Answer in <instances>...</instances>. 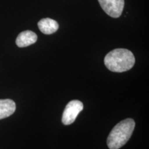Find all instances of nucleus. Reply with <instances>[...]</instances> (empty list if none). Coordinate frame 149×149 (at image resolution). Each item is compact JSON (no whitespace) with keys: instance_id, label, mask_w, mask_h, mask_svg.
I'll use <instances>...</instances> for the list:
<instances>
[{"instance_id":"1","label":"nucleus","mask_w":149,"mask_h":149,"mask_svg":"<svg viewBox=\"0 0 149 149\" xmlns=\"http://www.w3.org/2000/svg\"><path fill=\"white\" fill-rule=\"evenodd\" d=\"M135 62L133 53L125 48L113 50L104 58V64L107 68L115 72H122L130 70Z\"/></svg>"},{"instance_id":"2","label":"nucleus","mask_w":149,"mask_h":149,"mask_svg":"<svg viewBox=\"0 0 149 149\" xmlns=\"http://www.w3.org/2000/svg\"><path fill=\"white\" fill-rule=\"evenodd\" d=\"M135 126L133 119L121 121L112 129L107 138V145L110 149H119L126 144L131 137Z\"/></svg>"},{"instance_id":"3","label":"nucleus","mask_w":149,"mask_h":149,"mask_svg":"<svg viewBox=\"0 0 149 149\" xmlns=\"http://www.w3.org/2000/svg\"><path fill=\"white\" fill-rule=\"evenodd\" d=\"M83 109V103L79 100H72L68 102L63 112L61 120L63 124L64 125H70L72 124Z\"/></svg>"},{"instance_id":"4","label":"nucleus","mask_w":149,"mask_h":149,"mask_svg":"<svg viewBox=\"0 0 149 149\" xmlns=\"http://www.w3.org/2000/svg\"><path fill=\"white\" fill-rule=\"evenodd\" d=\"M102 8L108 15L113 18L120 17L124 7V0H98Z\"/></svg>"},{"instance_id":"5","label":"nucleus","mask_w":149,"mask_h":149,"mask_svg":"<svg viewBox=\"0 0 149 149\" xmlns=\"http://www.w3.org/2000/svg\"><path fill=\"white\" fill-rule=\"evenodd\" d=\"M37 40L36 33L31 31H25L20 33L16 39V44L18 47L24 48L32 45Z\"/></svg>"},{"instance_id":"6","label":"nucleus","mask_w":149,"mask_h":149,"mask_svg":"<svg viewBox=\"0 0 149 149\" xmlns=\"http://www.w3.org/2000/svg\"><path fill=\"white\" fill-rule=\"evenodd\" d=\"M39 29L45 35H51L59 29V24L55 20L51 18L42 19L37 24Z\"/></svg>"},{"instance_id":"7","label":"nucleus","mask_w":149,"mask_h":149,"mask_svg":"<svg viewBox=\"0 0 149 149\" xmlns=\"http://www.w3.org/2000/svg\"><path fill=\"white\" fill-rule=\"evenodd\" d=\"M15 110L16 104L14 101L9 99L0 100V120L12 115Z\"/></svg>"}]
</instances>
